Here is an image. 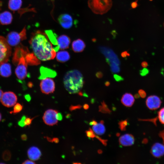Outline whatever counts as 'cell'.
<instances>
[{"label":"cell","mask_w":164,"mask_h":164,"mask_svg":"<svg viewBox=\"0 0 164 164\" xmlns=\"http://www.w3.org/2000/svg\"><path fill=\"white\" fill-rule=\"evenodd\" d=\"M29 43L33 53L39 60H49L56 57V51L46 33L40 30L32 33Z\"/></svg>","instance_id":"obj_1"},{"label":"cell","mask_w":164,"mask_h":164,"mask_svg":"<svg viewBox=\"0 0 164 164\" xmlns=\"http://www.w3.org/2000/svg\"><path fill=\"white\" fill-rule=\"evenodd\" d=\"M64 87L70 94H79L84 84L83 77L78 70H73L66 73L63 79Z\"/></svg>","instance_id":"obj_2"},{"label":"cell","mask_w":164,"mask_h":164,"mask_svg":"<svg viewBox=\"0 0 164 164\" xmlns=\"http://www.w3.org/2000/svg\"><path fill=\"white\" fill-rule=\"evenodd\" d=\"M112 0H88L89 8L94 13L103 15L107 13L111 9Z\"/></svg>","instance_id":"obj_3"},{"label":"cell","mask_w":164,"mask_h":164,"mask_svg":"<svg viewBox=\"0 0 164 164\" xmlns=\"http://www.w3.org/2000/svg\"><path fill=\"white\" fill-rule=\"evenodd\" d=\"M26 29L25 27L19 32L12 31L7 35L6 39L10 46L18 45L21 41L26 39Z\"/></svg>","instance_id":"obj_4"},{"label":"cell","mask_w":164,"mask_h":164,"mask_svg":"<svg viewBox=\"0 0 164 164\" xmlns=\"http://www.w3.org/2000/svg\"><path fill=\"white\" fill-rule=\"evenodd\" d=\"M11 52V48L6 38L0 36V66L8 61Z\"/></svg>","instance_id":"obj_5"},{"label":"cell","mask_w":164,"mask_h":164,"mask_svg":"<svg viewBox=\"0 0 164 164\" xmlns=\"http://www.w3.org/2000/svg\"><path fill=\"white\" fill-rule=\"evenodd\" d=\"M25 56L21 57L17 64V66L15 70V73L18 79L22 81L24 80L27 75V63L25 59Z\"/></svg>","instance_id":"obj_6"},{"label":"cell","mask_w":164,"mask_h":164,"mask_svg":"<svg viewBox=\"0 0 164 164\" xmlns=\"http://www.w3.org/2000/svg\"><path fill=\"white\" fill-rule=\"evenodd\" d=\"M41 92L48 94L53 93L55 90V83L53 79L50 77H45L42 79L40 84Z\"/></svg>","instance_id":"obj_7"},{"label":"cell","mask_w":164,"mask_h":164,"mask_svg":"<svg viewBox=\"0 0 164 164\" xmlns=\"http://www.w3.org/2000/svg\"><path fill=\"white\" fill-rule=\"evenodd\" d=\"M17 97L16 95L12 91H6L3 93L1 101L2 104L8 108L14 106L16 103Z\"/></svg>","instance_id":"obj_8"},{"label":"cell","mask_w":164,"mask_h":164,"mask_svg":"<svg viewBox=\"0 0 164 164\" xmlns=\"http://www.w3.org/2000/svg\"><path fill=\"white\" fill-rule=\"evenodd\" d=\"M58 111L55 110L49 109L44 112L43 117L44 122L47 125L53 126L56 125L58 123L56 115Z\"/></svg>","instance_id":"obj_9"},{"label":"cell","mask_w":164,"mask_h":164,"mask_svg":"<svg viewBox=\"0 0 164 164\" xmlns=\"http://www.w3.org/2000/svg\"><path fill=\"white\" fill-rule=\"evenodd\" d=\"M162 103L161 99L156 95L149 96L146 100V104L150 110H153L159 108Z\"/></svg>","instance_id":"obj_10"},{"label":"cell","mask_w":164,"mask_h":164,"mask_svg":"<svg viewBox=\"0 0 164 164\" xmlns=\"http://www.w3.org/2000/svg\"><path fill=\"white\" fill-rule=\"evenodd\" d=\"M58 21L61 26L65 29H70L73 25V18L70 15L68 14L60 15L58 18Z\"/></svg>","instance_id":"obj_11"},{"label":"cell","mask_w":164,"mask_h":164,"mask_svg":"<svg viewBox=\"0 0 164 164\" xmlns=\"http://www.w3.org/2000/svg\"><path fill=\"white\" fill-rule=\"evenodd\" d=\"M101 50L106 57V62L109 64L115 63L118 65L120 64V62L116 55L111 50L108 48L102 47Z\"/></svg>","instance_id":"obj_12"},{"label":"cell","mask_w":164,"mask_h":164,"mask_svg":"<svg viewBox=\"0 0 164 164\" xmlns=\"http://www.w3.org/2000/svg\"><path fill=\"white\" fill-rule=\"evenodd\" d=\"M29 52L27 48L21 45L17 46L15 49L12 58V61L13 64L16 65L19 59L22 56H25Z\"/></svg>","instance_id":"obj_13"},{"label":"cell","mask_w":164,"mask_h":164,"mask_svg":"<svg viewBox=\"0 0 164 164\" xmlns=\"http://www.w3.org/2000/svg\"><path fill=\"white\" fill-rule=\"evenodd\" d=\"M150 152L156 158H159L164 155V145L159 143H156L152 146Z\"/></svg>","instance_id":"obj_14"},{"label":"cell","mask_w":164,"mask_h":164,"mask_svg":"<svg viewBox=\"0 0 164 164\" xmlns=\"http://www.w3.org/2000/svg\"><path fill=\"white\" fill-rule=\"evenodd\" d=\"M57 42L59 49L64 50L69 48L70 39L67 36L62 35L58 37Z\"/></svg>","instance_id":"obj_15"},{"label":"cell","mask_w":164,"mask_h":164,"mask_svg":"<svg viewBox=\"0 0 164 164\" xmlns=\"http://www.w3.org/2000/svg\"><path fill=\"white\" fill-rule=\"evenodd\" d=\"M119 141L120 144L122 146H131L134 143L135 138L132 135L126 134L120 137Z\"/></svg>","instance_id":"obj_16"},{"label":"cell","mask_w":164,"mask_h":164,"mask_svg":"<svg viewBox=\"0 0 164 164\" xmlns=\"http://www.w3.org/2000/svg\"><path fill=\"white\" fill-rule=\"evenodd\" d=\"M27 153L29 158L32 161L38 160L41 155L40 150L36 146L30 147L28 150Z\"/></svg>","instance_id":"obj_17"},{"label":"cell","mask_w":164,"mask_h":164,"mask_svg":"<svg viewBox=\"0 0 164 164\" xmlns=\"http://www.w3.org/2000/svg\"><path fill=\"white\" fill-rule=\"evenodd\" d=\"M85 46L84 42L80 39L73 41L72 44V49L75 53L82 52L84 50Z\"/></svg>","instance_id":"obj_18"},{"label":"cell","mask_w":164,"mask_h":164,"mask_svg":"<svg viewBox=\"0 0 164 164\" xmlns=\"http://www.w3.org/2000/svg\"><path fill=\"white\" fill-rule=\"evenodd\" d=\"M12 15L9 11H5L0 13V23L2 25H8L11 23Z\"/></svg>","instance_id":"obj_19"},{"label":"cell","mask_w":164,"mask_h":164,"mask_svg":"<svg viewBox=\"0 0 164 164\" xmlns=\"http://www.w3.org/2000/svg\"><path fill=\"white\" fill-rule=\"evenodd\" d=\"M121 101L124 106L127 107H131L134 104L135 99L132 94L126 93L123 95Z\"/></svg>","instance_id":"obj_20"},{"label":"cell","mask_w":164,"mask_h":164,"mask_svg":"<svg viewBox=\"0 0 164 164\" xmlns=\"http://www.w3.org/2000/svg\"><path fill=\"white\" fill-rule=\"evenodd\" d=\"M12 74L11 65L7 62L0 66V75L4 77H8Z\"/></svg>","instance_id":"obj_21"},{"label":"cell","mask_w":164,"mask_h":164,"mask_svg":"<svg viewBox=\"0 0 164 164\" xmlns=\"http://www.w3.org/2000/svg\"><path fill=\"white\" fill-rule=\"evenodd\" d=\"M57 60L61 63H64L68 61L70 58L69 53L65 50L60 51L56 54Z\"/></svg>","instance_id":"obj_22"},{"label":"cell","mask_w":164,"mask_h":164,"mask_svg":"<svg viewBox=\"0 0 164 164\" xmlns=\"http://www.w3.org/2000/svg\"><path fill=\"white\" fill-rule=\"evenodd\" d=\"M25 57L28 65H36L40 63L39 60L37 58L33 53L28 52Z\"/></svg>","instance_id":"obj_23"},{"label":"cell","mask_w":164,"mask_h":164,"mask_svg":"<svg viewBox=\"0 0 164 164\" xmlns=\"http://www.w3.org/2000/svg\"><path fill=\"white\" fill-rule=\"evenodd\" d=\"M104 124V121L101 120L100 123L93 126L92 129L94 133L98 135H101L104 133L105 128Z\"/></svg>","instance_id":"obj_24"},{"label":"cell","mask_w":164,"mask_h":164,"mask_svg":"<svg viewBox=\"0 0 164 164\" xmlns=\"http://www.w3.org/2000/svg\"><path fill=\"white\" fill-rule=\"evenodd\" d=\"M22 4V0H9L8 2V7L11 10L15 12L20 8Z\"/></svg>","instance_id":"obj_25"},{"label":"cell","mask_w":164,"mask_h":164,"mask_svg":"<svg viewBox=\"0 0 164 164\" xmlns=\"http://www.w3.org/2000/svg\"><path fill=\"white\" fill-rule=\"evenodd\" d=\"M99 111L102 113L109 114L111 112V110L104 101L101 102V105L99 106Z\"/></svg>","instance_id":"obj_26"},{"label":"cell","mask_w":164,"mask_h":164,"mask_svg":"<svg viewBox=\"0 0 164 164\" xmlns=\"http://www.w3.org/2000/svg\"><path fill=\"white\" fill-rule=\"evenodd\" d=\"M23 106L19 103H16L14 106L13 110L10 112V114H15L20 112L22 110Z\"/></svg>","instance_id":"obj_27"},{"label":"cell","mask_w":164,"mask_h":164,"mask_svg":"<svg viewBox=\"0 0 164 164\" xmlns=\"http://www.w3.org/2000/svg\"><path fill=\"white\" fill-rule=\"evenodd\" d=\"M119 128L121 131H125L126 130V126L128 125L127 119L121 120L118 122Z\"/></svg>","instance_id":"obj_28"},{"label":"cell","mask_w":164,"mask_h":164,"mask_svg":"<svg viewBox=\"0 0 164 164\" xmlns=\"http://www.w3.org/2000/svg\"><path fill=\"white\" fill-rule=\"evenodd\" d=\"M11 155L10 151L8 150L4 151L2 153V158L5 161H8L10 160Z\"/></svg>","instance_id":"obj_29"},{"label":"cell","mask_w":164,"mask_h":164,"mask_svg":"<svg viewBox=\"0 0 164 164\" xmlns=\"http://www.w3.org/2000/svg\"><path fill=\"white\" fill-rule=\"evenodd\" d=\"M158 118L160 123L164 124V107L158 112Z\"/></svg>","instance_id":"obj_30"},{"label":"cell","mask_w":164,"mask_h":164,"mask_svg":"<svg viewBox=\"0 0 164 164\" xmlns=\"http://www.w3.org/2000/svg\"><path fill=\"white\" fill-rule=\"evenodd\" d=\"M119 65L114 63H112L110 64L111 71L114 73H118L120 69Z\"/></svg>","instance_id":"obj_31"},{"label":"cell","mask_w":164,"mask_h":164,"mask_svg":"<svg viewBox=\"0 0 164 164\" xmlns=\"http://www.w3.org/2000/svg\"><path fill=\"white\" fill-rule=\"evenodd\" d=\"M87 136L90 138H93L95 137L96 135L93 130L90 128L85 132Z\"/></svg>","instance_id":"obj_32"},{"label":"cell","mask_w":164,"mask_h":164,"mask_svg":"<svg viewBox=\"0 0 164 164\" xmlns=\"http://www.w3.org/2000/svg\"><path fill=\"white\" fill-rule=\"evenodd\" d=\"M26 118L25 115H23L21 118L20 119L18 122V125L21 127H24L26 126L25 123V120Z\"/></svg>","instance_id":"obj_33"},{"label":"cell","mask_w":164,"mask_h":164,"mask_svg":"<svg viewBox=\"0 0 164 164\" xmlns=\"http://www.w3.org/2000/svg\"><path fill=\"white\" fill-rule=\"evenodd\" d=\"M149 72V70L146 68H144L139 71L140 74L142 76H145L147 75Z\"/></svg>","instance_id":"obj_34"},{"label":"cell","mask_w":164,"mask_h":164,"mask_svg":"<svg viewBox=\"0 0 164 164\" xmlns=\"http://www.w3.org/2000/svg\"><path fill=\"white\" fill-rule=\"evenodd\" d=\"M113 77L114 80L118 82L124 80V78L121 76L117 74H114Z\"/></svg>","instance_id":"obj_35"},{"label":"cell","mask_w":164,"mask_h":164,"mask_svg":"<svg viewBox=\"0 0 164 164\" xmlns=\"http://www.w3.org/2000/svg\"><path fill=\"white\" fill-rule=\"evenodd\" d=\"M34 118H26L25 121V123L26 126H29L31 124L32 121Z\"/></svg>","instance_id":"obj_36"},{"label":"cell","mask_w":164,"mask_h":164,"mask_svg":"<svg viewBox=\"0 0 164 164\" xmlns=\"http://www.w3.org/2000/svg\"><path fill=\"white\" fill-rule=\"evenodd\" d=\"M95 138H97L102 143L104 146H106L107 145V140L103 139L97 135H96Z\"/></svg>","instance_id":"obj_37"},{"label":"cell","mask_w":164,"mask_h":164,"mask_svg":"<svg viewBox=\"0 0 164 164\" xmlns=\"http://www.w3.org/2000/svg\"><path fill=\"white\" fill-rule=\"evenodd\" d=\"M138 93L140 96L142 98H145L146 96V93L143 90L140 89L138 91Z\"/></svg>","instance_id":"obj_38"},{"label":"cell","mask_w":164,"mask_h":164,"mask_svg":"<svg viewBox=\"0 0 164 164\" xmlns=\"http://www.w3.org/2000/svg\"><path fill=\"white\" fill-rule=\"evenodd\" d=\"M82 106L80 105H71L69 108V110L70 111L75 110L76 109H80L82 108Z\"/></svg>","instance_id":"obj_39"},{"label":"cell","mask_w":164,"mask_h":164,"mask_svg":"<svg viewBox=\"0 0 164 164\" xmlns=\"http://www.w3.org/2000/svg\"><path fill=\"white\" fill-rule=\"evenodd\" d=\"M130 55V54L126 51L123 52L121 53V56L123 58H126Z\"/></svg>","instance_id":"obj_40"},{"label":"cell","mask_w":164,"mask_h":164,"mask_svg":"<svg viewBox=\"0 0 164 164\" xmlns=\"http://www.w3.org/2000/svg\"><path fill=\"white\" fill-rule=\"evenodd\" d=\"M56 118L57 120H62L63 119V116L62 114L58 112L56 114Z\"/></svg>","instance_id":"obj_41"},{"label":"cell","mask_w":164,"mask_h":164,"mask_svg":"<svg viewBox=\"0 0 164 164\" xmlns=\"http://www.w3.org/2000/svg\"><path fill=\"white\" fill-rule=\"evenodd\" d=\"M137 1L138 0H136L132 3L131 6L132 9H135L138 6V5L137 3Z\"/></svg>","instance_id":"obj_42"},{"label":"cell","mask_w":164,"mask_h":164,"mask_svg":"<svg viewBox=\"0 0 164 164\" xmlns=\"http://www.w3.org/2000/svg\"><path fill=\"white\" fill-rule=\"evenodd\" d=\"M95 75L97 78H101L103 77V74L101 72L98 71L96 73Z\"/></svg>","instance_id":"obj_43"},{"label":"cell","mask_w":164,"mask_h":164,"mask_svg":"<svg viewBox=\"0 0 164 164\" xmlns=\"http://www.w3.org/2000/svg\"><path fill=\"white\" fill-rule=\"evenodd\" d=\"M22 164H36V163L32 161L29 160H26L23 163H22Z\"/></svg>","instance_id":"obj_44"},{"label":"cell","mask_w":164,"mask_h":164,"mask_svg":"<svg viewBox=\"0 0 164 164\" xmlns=\"http://www.w3.org/2000/svg\"><path fill=\"white\" fill-rule=\"evenodd\" d=\"M159 135L162 139L163 142L164 144V130L161 131L159 134Z\"/></svg>","instance_id":"obj_45"},{"label":"cell","mask_w":164,"mask_h":164,"mask_svg":"<svg viewBox=\"0 0 164 164\" xmlns=\"http://www.w3.org/2000/svg\"><path fill=\"white\" fill-rule=\"evenodd\" d=\"M141 66L144 68H146L148 66V64L146 61H144L141 63Z\"/></svg>","instance_id":"obj_46"},{"label":"cell","mask_w":164,"mask_h":164,"mask_svg":"<svg viewBox=\"0 0 164 164\" xmlns=\"http://www.w3.org/2000/svg\"><path fill=\"white\" fill-rule=\"evenodd\" d=\"M21 138L22 140L24 141H26L27 138V135L25 134L22 135L21 136Z\"/></svg>","instance_id":"obj_47"},{"label":"cell","mask_w":164,"mask_h":164,"mask_svg":"<svg viewBox=\"0 0 164 164\" xmlns=\"http://www.w3.org/2000/svg\"><path fill=\"white\" fill-rule=\"evenodd\" d=\"M25 99L28 101H29L31 100V97L29 94H26L25 96Z\"/></svg>","instance_id":"obj_48"},{"label":"cell","mask_w":164,"mask_h":164,"mask_svg":"<svg viewBox=\"0 0 164 164\" xmlns=\"http://www.w3.org/2000/svg\"><path fill=\"white\" fill-rule=\"evenodd\" d=\"M97 123V122L95 120H93L89 123L90 125H95Z\"/></svg>","instance_id":"obj_49"},{"label":"cell","mask_w":164,"mask_h":164,"mask_svg":"<svg viewBox=\"0 0 164 164\" xmlns=\"http://www.w3.org/2000/svg\"><path fill=\"white\" fill-rule=\"evenodd\" d=\"M53 142H54L55 143H58L59 142V139L57 138H52Z\"/></svg>","instance_id":"obj_50"},{"label":"cell","mask_w":164,"mask_h":164,"mask_svg":"<svg viewBox=\"0 0 164 164\" xmlns=\"http://www.w3.org/2000/svg\"><path fill=\"white\" fill-rule=\"evenodd\" d=\"M83 108L85 110H87L89 108V106L87 104H85L83 105Z\"/></svg>","instance_id":"obj_51"},{"label":"cell","mask_w":164,"mask_h":164,"mask_svg":"<svg viewBox=\"0 0 164 164\" xmlns=\"http://www.w3.org/2000/svg\"><path fill=\"white\" fill-rule=\"evenodd\" d=\"M46 139L49 142H53L52 138H51L48 137H46Z\"/></svg>","instance_id":"obj_52"},{"label":"cell","mask_w":164,"mask_h":164,"mask_svg":"<svg viewBox=\"0 0 164 164\" xmlns=\"http://www.w3.org/2000/svg\"><path fill=\"white\" fill-rule=\"evenodd\" d=\"M140 95L138 94H136L134 95V97L136 99H138L140 98Z\"/></svg>","instance_id":"obj_53"},{"label":"cell","mask_w":164,"mask_h":164,"mask_svg":"<svg viewBox=\"0 0 164 164\" xmlns=\"http://www.w3.org/2000/svg\"><path fill=\"white\" fill-rule=\"evenodd\" d=\"M3 93V91L0 89V101H1V98Z\"/></svg>","instance_id":"obj_54"},{"label":"cell","mask_w":164,"mask_h":164,"mask_svg":"<svg viewBox=\"0 0 164 164\" xmlns=\"http://www.w3.org/2000/svg\"><path fill=\"white\" fill-rule=\"evenodd\" d=\"M104 84L106 86H108L110 84V83L109 81H106Z\"/></svg>","instance_id":"obj_55"},{"label":"cell","mask_w":164,"mask_h":164,"mask_svg":"<svg viewBox=\"0 0 164 164\" xmlns=\"http://www.w3.org/2000/svg\"><path fill=\"white\" fill-rule=\"evenodd\" d=\"M97 152L99 154H101L102 152V150H101V149H99L98 151H97Z\"/></svg>","instance_id":"obj_56"},{"label":"cell","mask_w":164,"mask_h":164,"mask_svg":"<svg viewBox=\"0 0 164 164\" xmlns=\"http://www.w3.org/2000/svg\"><path fill=\"white\" fill-rule=\"evenodd\" d=\"M146 142H147V140L146 139H144L142 141V142L144 143H146Z\"/></svg>","instance_id":"obj_57"},{"label":"cell","mask_w":164,"mask_h":164,"mask_svg":"<svg viewBox=\"0 0 164 164\" xmlns=\"http://www.w3.org/2000/svg\"><path fill=\"white\" fill-rule=\"evenodd\" d=\"M116 136H118H118H120V133H117L116 134Z\"/></svg>","instance_id":"obj_58"},{"label":"cell","mask_w":164,"mask_h":164,"mask_svg":"<svg viewBox=\"0 0 164 164\" xmlns=\"http://www.w3.org/2000/svg\"><path fill=\"white\" fill-rule=\"evenodd\" d=\"M2 120V115L1 113L0 112V121H1Z\"/></svg>","instance_id":"obj_59"},{"label":"cell","mask_w":164,"mask_h":164,"mask_svg":"<svg viewBox=\"0 0 164 164\" xmlns=\"http://www.w3.org/2000/svg\"><path fill=\"white\" fill-rule=\"evenodd\" d=\"M73 163V164H80V163H80H77H77H75H75Z\"/></svg>","instance_id":"obj_60"},{"label":"cell","mask_w":164,"mask_h":164,"mask_svg":"<svg viewBox=\"0 0 164 164\" xmlns=\"http://www.w3.org/2000/svg\"><path fill=\"white\" fill-rule=\"evenodd\" d=\"M163 26H164V23H163Z\"/></svg>","instance_id":"obj_61"},{"label":"cell","mask_w":164,"mask_h":164,"mask_svg":"<svg viewBox=\"0 0 164 164\" xmlns=\"http://www.w3.org/2000/svg\"><path fill=\"white\" fill-rule=\"evenodd\" d=\"M1 8H0V10H1Z\"/></svg>","instance_id":"obj_62"}]
</instances>
